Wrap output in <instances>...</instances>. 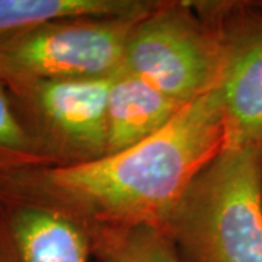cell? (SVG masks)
<instances>
[{
  "instance_id": "11",
  "label": "cell",
  "mask_w": 262,
  "mask_h": 262,
  "mask_svg": "<svg viewBox=\"0 0 262 262\" xmlns=\"http://www.w3.org/2000/svg\"><path fill=\"white\" fill-rule=\"evenodd\" d=\"M32 166H50L19 122L6 86L0 82V177Z\"/></svg>"
},
{
  "instance_id": "9",
  "label": "cell",
  "mask_w": 262,
  "mask_h": 262,
  "mask_svg": "<svg viewBox=\"0 0 262 262\" xmlns=\"http://www.w3.org/2000/svg\"><path fill=\"white\" fill-rule=\"evenodd\" d=\"M159 2L144 0H0V41L50 20L73 16H140Z\"/></svg>"
},
{
  "instance_id": "6",
  "label": "cell",
  "mask_w": 262,
  "mask_h": 262,
  "mask_svg": "<svg viewBox=\"0 0 262 262\" xmlns=\"http://www.w3.org/2000/svg\"><path fill=\"white\" fill-rule=\"evenodd\" d=\"M198 8L215 24L223 46L219 91L226 147L262 139V6L201 2Z\"/></svg>"
},
{
  "instance_id": "10",
  "label": "cell",
  "mask_w": 262,
  "mask_h": 262,
  "mask_svg": "<svg viewBox=\"0 0 262 262\" xmlns=\"http://www.w3.org/2000/svg\"><path fill=\"white\" fill-rule=\"evenodd\" d=\"M99 262H179L166 234L158 229H134L92 237Z\"/></svg>"
},
{
  "instance_id": "4",
  "label": "cell",
  "mask_w": 262,
  "mask_h": 262,
  "mask_svg": "<svg viewBox=\"0 0 262 262\" xmlns=\"http://www.w3.org/2000/svg\"><path fill=\"white\" fill-rule=\"evenodd\" d=\"M141 16L54 19L6 38L0 41V82L111 79Z\"/></svg>"
},
{
  "instance_id": "2",
  "label": "cell",
  "mask_w": 262,
  "mask_h": 262,
  "mask_svg": "<svg viewBox=\"0 0 262 262\" xmlns=\"http://www.w3.org/2000/svg\"><path fill=\"white\" fill-rule=\"evenodd\" d=\"M179 262H262V139L222 150L163 227Z\"/></svg>"
},
{
  "instance_id": "5",
  "label": "cell",
  "mask_w": 262,
  "mask_h": 262,
  "mask_svg": "<svg viewBox=\"0 0 262 262\" xmlns=\"http://www.w3.org/2000/svg\"><path fill=\"white\" fill-rule=\"evenodd\" d=\"M5 86L19 122L50 166L106 156L111 79L15 82Z\"/></svg>"
},
{
  "instance_id": "8",
  "label": "cell",
  "mask_w": 262,
  "mask_h": 262,
  "mask_svg": "<svg viewBox=\"0 0 262 262\" xmlns=\"http://www.w3.org/2000/svg\"><path fill=\"white\" fill-rule=\"evenodd\" d=\"M188 105L169 98L137 76L120 70L108 95V151L139 144L159 133Z\"/></svg>"
},
{
  "instance_id": "3",
  "label": "cell",
  "mask_w": 262,
  "mask_h": 262,
  "mask_svg": "<svg viewBox=\"0 0 262 262\" xmlns=\"http://www.w3.org/2000/svg\"><path fill=\"white\" fill-rule=\"evenodd\" d=\"M194 3L159 2L131 28L122 72L169 98L189 103L220 83L223 46L219 29Z\"/></svg>"
},
{
  "instance_id": "1",
  "label": "cell",
  "mask_w": 262,
  "mask_h": 262,
  "mask_svg": "<svg viewBox=\"0 0 262 262\" xmlns=\"http://www.w3.org/2000/svg\"><path fill=\"white\" fill-rule=\"evenodd\" d=\"M226 143L215 86L136 146L84 163L13 170L0 177V187L64 213L91 236L143 227L163 232L191 182Z\"/></svg>"
},
{
  "instance_id": "7",
  "label": "cell",
  "mask_w": 262,
  "mask_h": 262,
  "mask_svg": "<svg viewBox=\"0 0 262 262\" xmlns=\"http://www.w3.org/2000/svg\"><path fill=\"white\" fill-rule=\"evenodd\" d=\"M92 239L75 219L0 187V262H89Z\"/></svg>"
}]
</instances>
